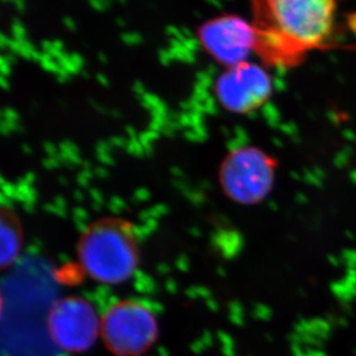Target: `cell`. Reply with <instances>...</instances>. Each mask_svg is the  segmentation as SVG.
Listing matches in <instances>:
<instances>
[{"instance_id": "obj_8", "label": "cell", "mask_w": 356, "mask_h": 356, "mask_svg": "<svg viewBox=\"0 0 356 356\" xmlns=\"http://www.w3.org/2000/svg\"><path fill=\"white\" fill-rule=\"evenodd\" d=\"M20 219L13 209L1 205L0 208V266L7 269L13 266L20 256L24 232Z\"/></svg>"}, {"instance_id": "obj_10", "label": "cell", "mask_w": 356, "mask_h": 356, "mask_svg": "<svg viewBox=\"0 0 356 356\" xmlns=\"http://www.w3.org/2000/svg\"><path fill=\"white\" fill-rule=\"evenodd\" d=\"M256 316L259 317L261 319H269L271 317V310H270L269 307L262 306V305H259L257 308H256Z\"/></svg>"}, {"instance_id": "obj_4", "label": "cell", "mask_w": 356, "mask_h": 356, "mask_svg": "<svg viewBox=\"0 0 356 356\" xmlns=\"http://www.w3.org/2000/svg\"><path fill=\"white\" fill-rule=\"evenodd\" d=\"M159 321L138 300H119L101 317V338L115 356L145 355L159 339Z\"/></svg>"}, {"instance_id": "obj_5", "label": "cell", "mask_w": 356, "mask_h": 356, "mask_svg": "<svg viewBox=\"0 0 356 356\" xmlns=\"http://www.w3.org/2000/svg\"><path fill=\"white\" fill-rule=\"evenodd\" d=\"M47 326L54 345L66 353H84L101 336L97 312L87 299L78 296L57 300L47 314Z\"/></svg>"}, {"instance_id": "obj_7", "label": "cell", "mask_w": 356, "mask_h": 356, "mask_svg": "<svg viewBox=\"0 0 356 356\" xmlns=\"http://www.w3.org/2000/svg\"><path fill=\"white\" fill-rule=\"evenodd\" d=\"M273 92L271 75L262 65L245 61L225 68L213 83V94L226 111L249 115L262 108Z\"/></svg>"}, {"instance_id": "obj_2", "label": "cell", "mask_w": 356, "mask_h": 356, "mask_svg": "<svg viewBox=\"0 0 356 356\" xmlns=\"http://www.w3.org/2000/svg\"><path fill=\"white\" fill-rule=\"evenodd\" d=\"M81 269L103 285H120L140 263L136 229L119 217H104L86 226L76 247Z\"/></svg>"}, {"instance_id": "obj_1", "label": "cell", "mask_w": 356, "mask_h": 356, "mask_svg": "<svg viewBox=\"0 0 356 356\" xmlns=\"http://www.w3.org/2000/svg\"><path fill=\"white\" fill-rule=\"evenodd\" d=\"M338 6L332 0H261L252 3L255 54L266 66L294 68L329 45Z\"/></svg>"}, {"instance_id": "obj_3", "label": "cell", "mask_w": 356, "mask_h": 356, "mask_svg": "<svg viewBox=\"0 0 356 356\" xmlns=\"http://www.w3.org/2000/svg\"><path fill=\"white\" fill-rule=\"evenodd\" d=\"M279 163L254 145L232 149L222 159L218 180L222 193L241 205H255L273 192Z\"/></svg>"}, {"instance_id": "obj_6", "label": "cell", "mask_w": 356, "mask_h": 356, "mask_svg": "<svg viewBox=\"0 0 356 356\" xmlns=\"http://www.w3.org/2000/svg\"><path fill=\"white\" fill-rule=\"evenodd\" d=\"M202 49L225 68L249 61L256 51L257 31L252 22L236 14H222L200 24Z\"/></svg>"}, {"instance_id": "obj_9", "label": "cell", "mask_w": 356, "mask_h": 356, "mask_svg": "<svg viewBox=\"0 0 356 356\" xmlns=\"http://www.w3.org/2000/svg\"><path fill=\"white\" fill-rule=\"evenodd\" d=\"M331 291L333 296L343 305H348L356 298V286L347 282L346 279L343 282H333Z\"/></svg>"}]
</instances>
